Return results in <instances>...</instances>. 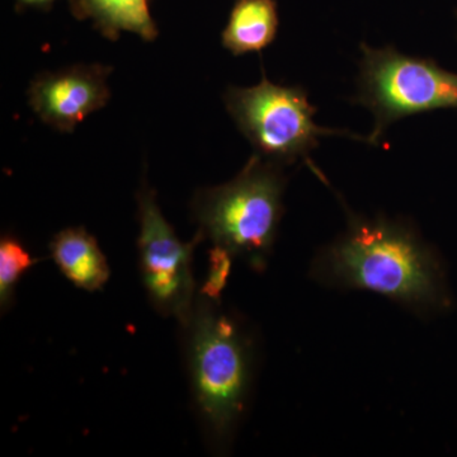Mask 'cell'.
I'll list each match as a JSON object with an SVG mask.
<instances>
[{
  "instance_id": "6da1fadb",
  "label": "cell",
  "mask_w": 457,
  "mask_h": 457,
  "mask_svg": "<svg viewBox=\"0 0 457 457\" xmlns=\"http://www.w3.org/2000/svg\"><path fill=\"white\" fill-rule=\"evenodd\" d=\"M311 278L333 290L381 295L420 317L450 305L440 258L404 219L350 213L345 230L312 258Z\"/></svg>"
},
{
  "instance_id": "7a4b0ae2",
  "label": "cell",
  "mask_w": 457,
  "mask_h": 457,
  "mask_svg": "<svg viewBox=\"0 0 457 457\" xmlns=\"http://www.w3.org/2000/svg\"><path fill=\"white\" fill-rule=\"evenodd\" d=\"M186 330L192 394L204 428L218 445L236 433L251 395L254 343L220 303L197 294Z\"/></svg>"
},
{
  "instance_id": "3957f363",
  "label": "cell",
  "mask_w": 457,
  "mask_h": 457,
  "mask_svg": "<svg viewBox=\"0 0 457 457\" xmlns=\"http://www.w3.org/2000/svg\"><path fill=\"white\" fill-rule=\"evenodd\" d=\"M286 183L281 164L252 155L236 179L195 196L198 231L252 269L263 270L284 216Z\"/></svg>"
},
{
  "instance_id": "277c9868",
  "label": "cell",
  "mask_w": 457,
  "mask_h": 457,
  "mask_svg": "<svg viewBox=\"0 0 457 457\" xmlns=\"http://www.w3.org/2000/svg\"><path fill=\"white\" fill-rule=\"evenodd\" d=\"M224 102L255 154L281 165L309 161L324 137L337 135L369 143V137L321 128L314 121L317 108L309 102L303 87L270 82L264 73L257 86L228 88Z\"/></svg>"
},
{
  "instance_id": "5b68a950",
  "label": "cell",
  "mask_w": 457,
  "mask_h": 457,
  "mask_svg": "<svg viewBox=\"0 0 457 457\" xmlns=\"http://www.w3.org/2000/svg\"><path fill=\"white\" fill-rule=\"evenodd\" d=\"M359 90L354 102L374 114L369 144L378 145L390 125L428 111L457 108V73L395 47L361 45Z\"/></svg>"
},
{
  "instance_id": "8992f818",
  "label": "cell",
  "mask_w": 457,
  "mask_h": 457,
  "mask_svg": "<svg viewBox=\"0 0 457 457\" xmlns=\"http://www.w3.org/2000/svg\"><path fill=\"white\" fill-rule=\"evenodd\" d=\"M140 234L137 239L141 278L150 303L164 317L187 323L196 302L194 251L204 239L197 231L189 243H183L165 220L155 194L143 187L139 196Z\"/></svg>"
},
{
  "instance_id": "52a82bcc",
  "label": "cell",
  "mask_w": 457,
  "mask_h": 457,
  "mask_svg": "<svg viewBox=\"0 0 457 457\" xmlns=\"http://www.w3.org/2000/svg\"><path fill=\"white\" fill-rule=\"evenodd\" d=\"M110 71L104 65H74L38 75L29 89V106L46 125L73 132L90 113L106 106Z\"/></svg>"
},
{
  "instance_id": "ba28073f",
  "label": "cell",
  "mask_w": 457,
  "mask_h": 457,
  "mask_svg": "<svg viewBox=\"0 0 457 457\" xmlns=\"http://www.w3.org/2000/svg\"><path fill=\"white\" fill-rule=\"evenodd\" d=\"M51 257L69 281L82 290H101L110 278V266L97 240L84 228H68L50 243Z\"/></svg>"
},
{
  "instance_id": "9c48e42d",
  "label": "cell",
  "mask_w": 457,
  "mask_h": 457,
  "mask_svg": "<svg viewBox=\"0 0 457 457\" xmlns=\"http://www.w3.org/2000/svg\"><path fill=\"white\" fill-rule=\"evenodd\" d=\"M69 7L75 18L92 21L96 29L112 41L123 31L145 41H154L158 36L149 0H69Z\"/></svg>"
},
{
  "instance_id": "30bf717a",
  "label": "cell",
  "mask_w": 457,
  "mask_h": 457,
  "mask_svg": "<svg viewBox=\"0 0 457 457\" xmlns=\"http://www.w3.org/2000/svg\"><path fill=\"white\" fill-rule=\"evenodd\" d=\"M278 25L276 0H239L221 33L222 46L236 56L261 53L275 41Z\"/></svg>"
},
{
  "instance_id": "8fae6325",
  "label": "cell",
  "mask_w": 457,
  "mask_h": 457,
  "mask_svg": "<svg viewBox=\"0 0 457 457\" xmlns=\"http://www.w3.org/2000/svg\"><path fill=\"white\" fill-rule=\"evenodd\" d=\"M36 263L16 237L5 236L0 240V305L8 311L23 273Z\"/></svg>"
},
{
  "instance_id": "7c38bea8",
  "label": "cell",
  "mask_w": 457,
  "mask_h": 457,
  "mask_svg": "<svg viewBox=\"0 0 457 457\" xmlns=\"http://www.w3.org/2000/svg\"><path fill=\"white\" fill-rule=\"evenodd\" d=\"M233 255L221 246L213 245L210 251V270L200 294L212 302L220 303L221 294L228 284Z\"/></svg>"
},
{
  "instance_id": "4fadbf2b",
  "label": "cell",
  "mask_w": 457,
  "mask_h": 457,
  "mask_svg": "<svg viewBox=\"0 0 457 457\" xmlns=\"http://www.w3.org/2000/svg\"><path fill=\"white\" fill-rule=\"evenodd\" d=\"M55 0H18V3L22 5H26V7H38V8H47L50 7Z\"/></svg>"
},
{
  "instance_id": "5bb4252c",
  "label": "cell",
  "mask_w": 457,
  "mask_h": 457,
  "mask_svg": "<svg viewBox=\"0 0 457 457\" xmlns=\"http://www.w3.org/2000/svg\"><path fill=\"white\" fill-rule=\"evenodd\" d=\"M456 18H457V12H456Z\"/></svg>"
}]
</instances>
